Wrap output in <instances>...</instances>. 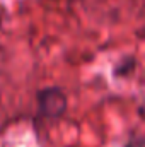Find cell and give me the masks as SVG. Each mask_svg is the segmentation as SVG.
<instances>
[{
  "mask_svg": "<svg viewBox=\"0 0 145 147\" xmlns=\"http://www.w3.org/2000/svg\"><path fill=\"white\" fill-rule=\"evenodd\" d=\"M68 106V98L65 91L58 86H48L36 92L38 116L44 120H56L65 115Z\"/></svg>",
  "mask_w": 145,
  "mask_h": 147,
  "instance_id": "6da1fadb",
  "label": "cell"
},
{
  "mask_svg": "<svg viewBox=\"0 0 145 147\" xmlns=\"http://www.w3.org/2000/svg\"><path fill=\"white\" fill-rule=\"evenodd\" d=\"M135 69H137V58L133 55H126L114 65L113 74L116 77H128L135 72Z\"/></svg>",
  "mask_w": 145,
  "mask_h": 147,
  "instance_id": "7a4b0ae2",
  "label": "cell"
},
{
  "mask_svg": "<svg viewBox=\"0 0 145 147\" xmlns=\"http://www.w3.org/2000/svg\"><path fill=\"white\" fill-rule=\"evenodd\" d=\"M3 22H5V9H3V5L0 3V29L3 28Z\"/></svg>",
  "mask_w": 145,
  "mask_h": 147,
  "instance_id": "3957f363",
  "label": "cell"
}]
</instances>
